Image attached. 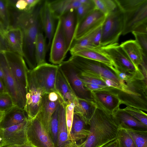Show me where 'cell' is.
<instances>
[{
	"instance_id": "8",
	"label": "cell",
	"mask_w": 147,
	"mask_h": 147,
	"mask_svg": "<svg viewBox=\"0 0 147 147\" xmlns=\"http://www.w3.org/2000/svg\"><path fill=\"white\" fill-rule=\"evenodd\" d=\"M26 134L28 142L35 147H55L49 132L36 117L30 120Z\"/></svg>"
},
{
	"instance_id": "2",
	"label": "cell",
	"mask_w": 147,
	"mask_h": 147,
	"mask_svg": "<svg viewBox=\"0 0 147 147\" xmlns=\"http://www.w3.org/2000/svg\"><path fill=\"white\" fill-rule=\"evenodd\" d=\"M88 125L90 133L84 141L86 147H101L117 138L119 123L110 116L93 112Z\"/></svg>"
},
{
	"instance_id": "34",
	"label": "cell",
	"mask_w": 147,
	"mask_h": 147,
	"mask_svg": "<svg viewBox=\"0 0 147 147\" xmlns=\"http://www.w3.org/2000/svg\"><path fill=\"white\" fill-rule=\"evenodd\" d=\"M93 0L95 8L105 16L115 10L117 7V4L115 0Z\"/></svg>"
},
{
	"instance_id": "16",
	"label": "cell",
	"mask_w": 147,
	"mask_h": 147,
	"mask_svg": "<svg viewBox=\"0 0 147 147\" xmlns=\"http://www.w3.org/2000/svg\"><path fill=\"white\" fill-rule=\"evenodd\" d=\"M40 20L42 30L48 41L47 48L50 47L55 32V19L49 6L48 0L42 2L39 13Z\"/></svg>"
},
{
	"instance_id": "10",
	"label": "cell",
	"mask_w": 147,
	"mask_h": 147,
	"mask_svg": "<svg viewBox=\"0 0 147 147\" xmlns=\"http://www.w3.org/2000/svg\"><path fill=\"white\" fill-rule=\"evenodd\" d=\"M50 46L49 61L53 64L59 65L65 59L67 52L66 42L60 18L58 20Z\"/></svg>"
},
{
	"instance_id": "32",
	"label": "cell",
	"mask_w": 147,
	"mask_h": 147,
	"mask_svg": "<svg viewBox=\"0 0 147 147\" xmlns=\"http://www.w3.org/2000/svg\"><path fill=\"white\" fill-rule=\"evenodd\" d=\"M95 8L93 0H90L86 3L82 4L75 9L76 24L80 22L90 12Z\"/></svg>"
},
{
	"instance_id": "12",
	"label": "cell",
	"mask_w": 147,
	"mask_h": 147,
	"mask_svg": "<svg viewBox=\"0 0 147 147\" xmlns=\"http://www.w3.org/2000/svg\"><path fill=\"white\" fill-rule=\"evenodd\" d=\"M118 43L97 48L113 62L117 68L131 71L137 69Z\"/></svg>"
},
{
	"instance_id": "5",
	"label": "cell",
	"mask_w": 147,
	"mask_h": 147,
	"mask_svg": "<svg viewBox=\"0 0 147 147\" xmlns=\"http://www.w3.org/2000/svg\"><path fill=\"white\" fill-rule=\"evenodd\" d=\"M12 75L18 92L25 106L27 91V74L28 69L24 57L18 53L10 51H3Z\"/></svg>"
},
{
	"instance_id": "15",
	"label": "cell",
	"mask_w": 147,
	"mask_h": 147,
	"mask_svg": "<svg viewBox=\"0 0 147 147\" xmlns=\"http://www.w3.org/2000/svg\"><path fill=\"white\" fill-rule=\"evenodd\" d=\"M0 64L3 71L7 92L11 96L14 105L24 109L25 105L18 92L13 76L3 52H0Z\"/></svg>"
},
{
	"instance_id": "22",
	"label": "cell",
	"mask_w": 147,
	"mask_h": 147,
	"mask_svg": "<svg viewBox=\"0 0 147 147\" xmlns=\"http://www.w3.org/2000/svg\"><path fill=\"white\" fill-rule=\"evenodd\" d=\"M120 45L131 62L138 69L142 62L144 56H146L140 46L135 40L126 41Z\"/></svg>"
},
{
	"instance_id": "47",
	"label": "cell",
	"mask_w": 147,
	"mask_h": 147,
	"mask_svg": "<svg viewBox=\"0 0 147 147\" xmlns=\"http://www.w3.org/2000/svg\"><path fill=\"white\" fill-rule=\"evenodd\" d=\"M27 3V8L26 11L30 10L36 7L42 2L40 0H26Z\"/></svg>"
},
{
	"instance_id": "36",
	"label": "cell",
	"mask_w": 147,
	"mask_h": 147,
	"mask_svg": "<svg viewBox=\"0 0 147 147\" xmlns=\"http://www.w3.org/2000/svg\"><path fill=\"white\" fill-rule=\"evenodd\" d=\"M14 105L13 99L8 92L0 94V111L4 112Z\"/></svg>"
},
{
	"instance_id": "21",
	"label": "cell",
	"mask_w": 147,
	"mask_h": 147,
	"mask_svg": "<svg viewBox=\"0 0 147 147\" xmlns=\"http://www.w3.org/2000/svg\"><path fill=\"white\" fill-rule=\"evenodd\" d=\"M82 0L48 1L55 19L58 20L71 10H75L82 4Z\"/></svg>"
},
{
	"instance_id": "52",
	"label": "cell",
	"mask_w": 147,
	"mask_h": 147,
	"mask_svg": "<svg viewBox=\"0 0 147 147\" xmlns=\"http://www.w3.org/2000/svg\"><path fill=\"white\" fill-rule=\"evenodd\" d=\"M119 78L122 80H125L126 79L127 77V74L123 72H120L119 74Z\"/></svg>"
},
{
	"instance_id": "48",
	"label": "cell",
	"mask_w": 147,
	"mask_h": 147,
	"mask_svg": "<svg viewBox=\"0 0 147 147\" xmlns=\"http://www.w3.org/2000/svg\"><path fill=\"white\" fill-rule=\"evenodd\" d=\"M101 147H119L118 140L117 139H115Z\"/></svg>"
},
{
	"instance_id": "20",
	"label": "cell",
	"mask_w": 147,
	"mask_h": 147,
	"mask_svg": "<svg viewBox=\"0 0 147 147\" xmlns=\"http://www.w3.org/2000/svg\"><path fill=\"white\" fill-rule=\"evenodd\" d=\"M65 106L63 102H61L59 105L57 140L55 147H75L77 144L69 139Z\"/></svg>"
},
{
	"instance_id": "55",
	"label": "cell",
	"mask_w": 147,
	"mask_h": 147,
	"mask_svg": "<svg viewBox=\"0 0 147 147\" xmlns=\"http://www.w3.org/2000/svg\"><path fill=\"white\" fill-rule=\"evenodd\" d=\"M0 147H2L1 145V138L0 137Z\"/></svg>"
},
{
	"instance_id": "1",
	"label": "cell",
	"mask_w": 147,
	"mask_h": 147,
	"mask_svg": "<svg viewBox=\"0 0 147 147\" xmlns=\"http://www.w3.org/2000/svg\"><path fill=\"white\" fill-rule=\"evenodd\" d=\"M43 1L36 7L28 10L20 11L15 19L14 25L21 30L23 36L24 58L30 69L36 66L35 56V47L38 34L42 28L39 17Z\"/></svg>"
},
{
	"instance_id": "49",
	"label": "cell",
	"mask_w": 147,
	"mask_h": 147,
	"mask_svg": "<svg viewBox=\"0 0 147 147\" xmlns=\"http://www.w3.org/2000/svg\"><path fill=\"white\" fill-rule=\"evenodd\" d=\"M3 147H35L28 142L21 145H13L5 146Z\"/></svg>"
},
{
	"instance_id": "19",
	"label": "cell",
	"mask_w": 147,
	"mask_h": 147,
	"mask_svg": "<svg viewBox=\"0 0 147 147\" xmlns=\"http://www.w3.org/2000/svg\"><path fill=\"white\" fill-rule=\"evenodd\" d=\"M60 18L61 20L68 52L74 39L76 24L75 10H70Z\"/></svg>"
},
{
	"instance_id": "41",
	"label": "cell",
	"mask_w": 147,
	"mask_h": 147,
	"mask_svg": "<svg viewBox=\"0 0 147 147\" xmlns=\"http://www.w3.org/2000/svg\"><path fill=\"white\" fill-rule=\"evenodd\" d=\"M99 100L106 106L112 107L114 104L113 97L110 95L104 93H99L97 94Z\"/></svg>"
},
{
	"instance_id": "13",
	"label": "cell",
	"mask_w": 147,
	"mask_h": 147,
	"mask_svg": "<svg viewBox=\"0 0 147 147\" xmlns=\"http://www.w3.org/2000/svg\"><path fill=\"white\" fill-rule=\"evenodd\" d=\"M67 78L75 96L78 98L88 100V91L78 76L75 68L67 61L59 65Z\"/></svg>"
},
{
	"instance_id": "43",
	"label": "cell",
	"mask_w": 147,
	"mask_h": 147,
	"mask_svg": "<svg viewBox=\"0 0 147 147\" xmlns=\"http://www.w3.org/2000/svg\"><path fill=\"white\" fill-rule=\"evenodd\" d=\"M101 28L94 36L92 41V45L95 48H99L100 47L101 33Z\"/></svg>"
},
{
	"instance_id": "24",
	"label": "cell",
	"mask_w": 147,
	"mask_h": 147,
	"mask_svg": "<svg viewBox=\"0 0 147 147\" xmlns=\"http://www.w3.org/2000/svg\"><path fill=\"white\" fill-rule=\"evenodd\" d=\"M73 55H76L85 58L100 62L113 70L116 67L113 62L98 49H88L79 51Z\"/></svg>"
},
{
	"instance_id": "51",
	"label": "cell",
	"mask_w": 147,
	"mask_h": 147,
	"mask_svg": "<svg viewBox=\"0 0 147 147\" xmlns=\"http://www.w3.org/2000/svg\"><path fill=\"white\" fill-rule=\"evenodd\" d=\"M0 79L2 80L5 83V81L3 71V69L0 64Z\"/></svg>"
},
{
	"instance_id": "42",
	"label": "cell",
	"mask_w": 147,
	"mask_h": 147,
	"mask_svg": "<svg viewBox=\"0 0 147 147\" xmlns=\"http://www.w3.org/2000/svg\"><path fill=\"white\" fill-rule=\"evenodd\" d=\"M10 3L15 7L16 9L20 11H26L27 8V3L26 0H19L14 2V1L9 0Z\"/></svg>"
},
{
	"instance_id": "28",
	"label": "cell",
	"mask_w": 147,
	"mask_h": 147,
	"mask_svg": "<svg viewBox=\"0 0 147 147\" xmlns=\"http://www.w3.org/2000/svg\"><path fill=\"white\" fill-rule=\"evenodd\" d=\"M123 127L133 139L136 147H147V129H136L120 124Z\"/></svg>"
},
{
	"instance_id": "53",
	"label": "cell",
	"mask_w": 147,
	"mask_h": 147,
	"mask_svg": "<svg viewBox=\"0 0 147 147\" xmlns=\"http://www.w3.org/2000/svg\"><path fill=\"white\" fill-rule=\"evenodd\" d=\"M85 142L84 141L82 143L79 144H77L75 147H86L85 146Z\"/></svg>"
},
{
	"instance_id": "33",
	"label": "cell",
	"mask_w": 147,
	"mask_h": 147,
	"mask_svg": "<svg viewBox=\"0 0 147 147\" xmlns=\"http://www.w3.org/2000/svg\"><path fill=\"white\" fill-rule=\"evenodd\" d=\"M60 104L58 106L52 115L49 125V133L55 147L57 140L59 125L58 115Z\"/></svg>"
},
{
	"instance_id": "35",
	"label": "cell",
	"mask_w": 147,
	"mask_h": 147,
	"mask_svg": "<svg viewBox=\"0 0 147 147\" xmlns=\"http://www.w3.org/2000/svg\"><path fill=\"white\" fill-rule=\"evenodd\" d=\"M8 4L9 0H0V17L5 28L10 25Z\"/></svg>"
},
{
	"instance_id": "30",
	"label": "cell",
	"mask_w": 147,
	"mask_h": 147,
	"mask_svg": "<svg viewBox=\"0 0 147 147\" xmlns=\"http://www.w3.org/2000/svg\"><path fill=\"white\" fill-rule=\"evenodd\" d=\"M121 122L119 124L125 125L136 129H147V126L126 112L120 113L118 117Z\"/></svg>"
},
{
	"instance_id": "50",
	"label": "cell",
	"mask_w": 147,
	"mask_h": 147,
	"mask_svg": "<svg viewBox=\"0 0 147 147\" xmlns=\"http://www.w3.org/2000/svg\"><path fill=\"white\" fill-rule=\"evenodd\" d=\"M6 92H7L5 84L3 81L0 79V94Z\"/></svg>"
},
{
	"instance_id": "23",
	"label": "cell",
	"mask_w": 147,
	"mask_h": 147,
	"mask_svg": "<svg viewBox=\"0 0 147 147\" xmlns=\"http://www.w3.org/2000/svg\"><path fill=\"white\" fill-rule=\"evenodd\" d=\"M87 125L81 118L74 113L73 119L69 139L73 143L76 141L86 138L90 133Z\"/></svg>"
},
{
	"instance_id": "45",
	"label": "cell",
	"mask_w": 147,
	"mask_h": 147,
	"mask_svg": "<svg viewBox=\"0 0 147 147\" xmlns=\"http://www.w3.org/2000/svg\"><path fill=\"white\" fill-rule=\"evenodd\" d=\"M98 78L103 81L107 87H111L117 88H119V85L111 79L103 77L99 78Z\"/></svg>"
},
{
	"instance_id": "44",
	"label": "cell",
	"mask_w": 147,
	"mask_h": 147,
	"mask_svg": "<svg viewBox=\"0 0 147 147\" xmlns=\"http://www.w3.org/2000/svg\"><path fill=\"white\" fill-rule=\"evenodd\" d=\"M5 51H8V49L3 34L2 27L0 26V52Z\"/></svg>"
},
{
	"instance_id": "46",
	"label": "cell",
	"mask_w": 147,
	"mask_h": 147,
	"mask_svg": "<svg viewBox=\"0 0 147 147\" xmlns=\"http://www.w3.org/2000/svg\"><path fill=\"white\" fill-rule=\"evenodd\" d=\"M83 84L86 89L90 91L100 90L106 88L105 87L95 84Z\"/></svg>"
},
{
	"instance_id": "38",
	"label": "cell",
	"mask_w": 147,
	"mask_h": 147,
	"mask_svg": "<svg viewBox=\"0 0 147 147\" xmlns=\"http://www.w3.org/2000/svg\"><path fill=\"white\" fill-rule=\"evenodd\" d=\"M135 38V40L142 49L144 55L147 56V34L132 32Z\"/></svg>"
},
{
	"instance_id": "37",
	"label": "cell",
	"mask_w": 147,
	"mask_h": 147,
	"mask_svg": "<svg viewBox=\"0 0 147 147\" xmlns=\"http://www.w3.org/2000/svg\"><path fill=\"white\" fill-rule=\"evenodd\" d=\"M74 105V103L73 102L65 106V119L69 137L73 119Z\"/></svg>"
},
{
	"instance_id": "14",
	"label": "cell",
	"mask_w": 147,
	"mask_h": 147,
	"mask_svg": "<svg viewBox=\"0 0 147 147\" xmlns=\"http://www.w3.org/2000/svg\"><path fill=\"white\" fill-rule=\"evenodd\" d=\"M105 16L99 10L94 9L76 25L74 40L81 38L101 26Z\"/></svg>"
},
{
	"instance_id": "9",
	"label": "cell",
	"mask_w": 147,
	"mask_h": 147,
	"mask_svg": "<svg viewBox=\"0 0 147 147\" xmlns=\"http://www.w3.org/2000/svg\"><path fill=\"white\" fill-rule=\"evenodd\" d=\"M30 120L28 119L19 124L0 129L2 147L21 145L28 142L26 131Z\"/></svg>"
},
{
	"instance_id": "7",
	"label": "cell",
	"mask_w": 147,
	"mask_h": 147,
	"mask_svg": "<svg viewBox=\"0 0 147 147\" xmlns=\"http://www.w3.org/2000/svg\"><path fill=\"white\" fill-rule=\"evenodd\" d=\"M58 69V65L46 62L32 70L37 82L46 93L57 92L55 86Z\"/></svg>"
},
{
	"instance_id": "6",
	"label": "cell",
	"mask_w": 147,
	"mask_h": 147,
	"mask_svg": "<svg viewBox=\"0 0 147 147\" xmlns=\"http://www.w3.org/2000/svg\"><path fill=\"white\" fill-rule=\"evenodd\" d=\"M26 102L24 110L28 118L32 119L36 116L44 95L46 93L38 84L32 70L28 69L27 74Z\"/></svg>"
},
{
	"instance_id": "17",
	"label": "cell",
	"mask_w": 147,
	"mask_h": 147,
	"mask_svg": "<svg viewBox=\"0 0 147 147\" xmlns=\"http://www.w3.org/2000/svg\"><path fill=\"white\" fill-rule=\"evenodd\" d=\"M2 30L8 51L17 53L23 57V36L21 29L9 25L6 28L2 27Z\"/></svg>"
},
{
	"instance_id": "4",
	"label": "cell",
	"mask_w": 147,
	"mask_h": 147,
	"mask_svg": "<svg viewBox=\"0 0 147 147\" xmlns=\"http://www.w3.org/2000/svg\"><path fill=\"white\" fill-rule=\"evenodd\" d=\"M123 26V13L117 4L115 9L106 15L101 25L100 47L118 43Z\"/></svg>"
},
{
	"instance_id": "25",
	"label": "cell",
	"mask_w": 147,
	"mask_h": 147,
	"mask_svg": "<svg viewBox=\"0 0 147 147\" xmlns=\"http://www.w3.org/2000/svg\"><path fill=\"white\" fill-rule=\"evenodd\" d=\"M101 26L81 38L74 40L69 51L71 55L80 51L95 49L92 45V39L95 34L100 28Z\"/></svg>"
},
{
	"instance_id": "3",
	"label": "cell",
	"mask_w": 147,
	"mask_h": 147,
	"mask_svg": "<svg viewBox=\"0 0 147 147\" xmlns=\"http://www.w3.org/2000/svg\"><path fill=\"white\" fill-rule=\"evenodd\" d=\"M122 11V35L134 32L147 34V0H115Z\"/></svg>"
},
{
	"instance_id": "18",
	"label": "cell",
	"mask_w": 147,
	"mask_h": 147,
	"mask_svg": "<svg viewBox=\"0 0 147 147\" xmlns=\"http://www.w3.org/2000/svg\"><path fill=\"white\" fill-rule=\"evenodd\" d=\"M28 119L24 109L15 105L4 112L0 122V129H4L19 124Z\"/></svg>"
},
{
	"instance_id": "54",
	"label": "cell",
	"mask_w": 147,
	"mask_h": 147,
	"mask_svg": "<svg viewBox=\"0 0 147 147\" xmlns=\"http://www.w3.org/2000/svg\"><path fill=\"white\" fill-rule=\"evenodd\" d=\"M4 112L0 111V122L3 116Z\"/></svg>"
},
{
	"instance_id": "26",
	"label": "cell",
	"mask_w": 147,
	"mask_h": 147,
	"mask_svg": "<svg viewBox=\"0 0 147 147\" xmlns=\"http://www.w3.org/2000/svg\"><path fill=\"white\" fill-rule=\"evenodd\" d=\"M74 103V113L78 115L86 125H88L93 111L88 100L77 97Z\"/></svg>"
},
{
	"instance_id": "40",
	"label": "cell",
	"mask_w": 147,
	"mask_h": 147,
	"mask_svg": "<svg viewBox=\"0 0 147 147\" xmlns=\"http://www.w3.org/2000/svg\"><path fill=\"white\" fill-rule=\"evenodd\" d=\"M125 111L147 126V117L146 114L130 109H127Z\"/></svg>"
},
{
	"instance_id": "27",
	"label": "cell",
	"mask_w": 147,
	"mask_h": 147,
	"mask_svg": "<svg viewBox=\"0 0 147 147\" xmlns=\"http://www.w3.org/2000/svg\"><path fill=\"white\" fill-rule=\"evenodd\" d=\"M39 31L36 40L35 47V56L36 66L46 63V55L47 47L46 38L42 31Z\"/></svg>"
},
{
	"instance_id": "31",
	"label": "cell",
	"mask_w": 147,
	"mask_h": 147,
	"mask_svg": "<svg viewBox=\"0 0 147 147\" xmlns=\"http://www.w3.org/2000/svg\"><path fill=\"white\" fill-rule=\"evenodd\" d=\"M117 139L119 147H136L131 136L120 125H119Z\"/></svg>"
},
{
	"instance_id": "11",
	"label": "cell",
	"mask_w": 147,
	"mask_h": 147,
	"mask_svg": "<svg viewBox=\"0 0 147 147\" xmlns=\"http://www.w3.org/2000/svg\"><path fill=\"white\" fill-rule=\"evenodd\" d=\"M62 102H63L62 98L56 92L46 93L43 96L40 107L36 117L49 133V123L52 116L58 106Z\"/></svg>"
},
{
	"instance_id": "29",
	"label": "cell",
	"mask_w": 147,
	"mask_h": 147,
	"mask_svg": "<svg viewBox=\"0 0 147 147\" xmlns=\"http://www.w3.org/2000/svg\"><path fill=\"white\" fill-rule=\"evenodd\" d=\"M55 86L57 93L60 95L63 100L66 94L69 92L74 93L67 78L59 66Z\"/></svg>"
},
{
	"instance_id": "39",
	"label": "cell",
	"mask_w": 147,
	"mask_h": 147,
	"mask_svg": "<svg viewBox=\"0 0 147 147\" xmlns=\"http://www.w3.org/2000/svg\"><path fill=\"white\" fill-rule=\"evenodd\" d=\"M78 75L83 84H95L107 87L105 83L98 78L78 73Z\"/></svg>"
}]
</instances>
